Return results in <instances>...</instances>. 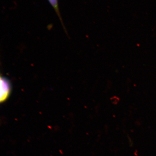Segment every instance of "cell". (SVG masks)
Returning a JSON list of instances; mask_svg holds the SVG:
<instances>
[{"instance_id":"6da1fadb","label":"cell","mask_w":156,"mask_h":156,"mask_svg":"<svg viewBox=\"0 0 156 156\" xmlns=\"http://www.w3.org/2000/svg\"><path fill=\"white\" fill-rule=\"evenodd\" d=\"M11 86L10 81L5 77L0 78V104L5 102L11 95Z\"/></svg>"},{"instance_id":"7a4b0ae2","label":"cell","mask_w":156,"mask_h":156,"mask_svg":"<svg viewBox=\"0 0 156 156\" xmlns=\"http://www.w3.org/2000/svg\"><path fill=\"white\" fill-rule=\"evenodd\" d=\"M48 1L50 5L51 6V7L53 8L54 11L56 12V14H57L58 18L60 20V22H61L63 26V28L65 30V27L63 22H62L61 14H60V11H59V7H58V0H48Z\"/></svg>"},{"instance_id":"3957f363","label":"cell","mask_w":156,"mask_h":156,"mask_svg":"<svg viewBox=\"0 0 156 156\" xmlns=\"http://www.w3.org/2000/svg\"><path fill=\"white\" fill-rule=\"evenodd\" d=\"M1 76H0V78H1Z\"/></svg>"}]
</instances>
